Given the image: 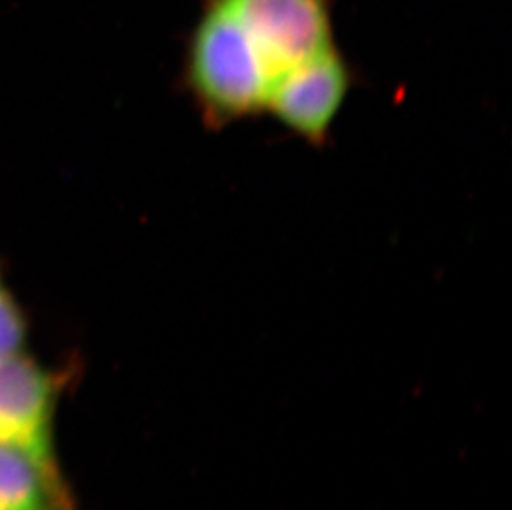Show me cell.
<instances>
[{
  "instance_id": "6da1fadb",
  "label": "cell",
  "mask_w": 512,
  "mask_h": 510,
  "mask_svg": "<svg viewBox=\"0 0 512 510\" xmlns=\"http://www.w3.org/2000/svg\"><path fill=\"white\" fill-rule=\"evenodd\" d=\"M183 82L209 128L266 113L271 85L236 27L201 4L183 60Z\"/></svg>"
},
{
  "instance_id": "7a4b0ae2",
  "label": "cell",
  "mask_w": 512,
  "mask_h": 510,
  "mask_svg": "<svg viewBox=\"0 0 512 510\" xmlns=\"http://www.w3.org/2000/svg\"><path fill=\"white\" fill-rule=\"evenodd\" d=\"M203 4L236 27L266 72L271 92L287 73L337 47L332 0H203Z\"/></svg>"
},
{
  "instance_id": "3957f363",
  "label": "cell",
  "mask_w": 512,
  "mask_h": 510,
  "mask_svg": "<svg viewBox=\"0 0 512 510\" xmlns=\"http://www.w3.org/2000/svg\"><path fill=\"white\" fill-rule=\"evenodd\" d=\"M352 85V67L334 47L287 73L272 90L266 113L300 140L324 146Z\"/></svg>"
},
{
  "instance_id": "277c9868",
  "label": "cell",
  "mask_w": 512,
  "mask_h": 510,
  "mask_svg": "<svg viewBox=\"0 0 512 510\" xmlns=\"http://www.w3.org/2000/svg\"><path fill=\"white\" fill-rule=\"evenodd\" d=\"M65 371L25 353L0 358V444L54 451L52 429Z\"/></svg>"
},
{
  "instance_id": "5b68a950",
  "label": "cell",
  "mask_w": 512,
  "mask_h": 510,
  "mask_svg": "<svg viewBox=\"0 0 512 510\" xmlns=\"http://www.w3.org/2000/svg\"><path fill=\"white\" fill-rule=\"evenodd\" d=\"M0 510H78L54 451L0 444Z\"/></svg>"
},
{
  "instance_id": "8992f818",
  "label": "cell",
  "mask_w": 512,
  "mask_h": 510,
  "mask_svg": "<svg viewBox=\"0 0 512 510\" xmlns=\"http://www.w3.org/2000/svg\"><path fill=\"white\" fill-rule=\"evenodd\" d=\"M29 338V320L24 308L10 290L0 265V358L24 353Z\"/></svg>"
}]
</instances>
